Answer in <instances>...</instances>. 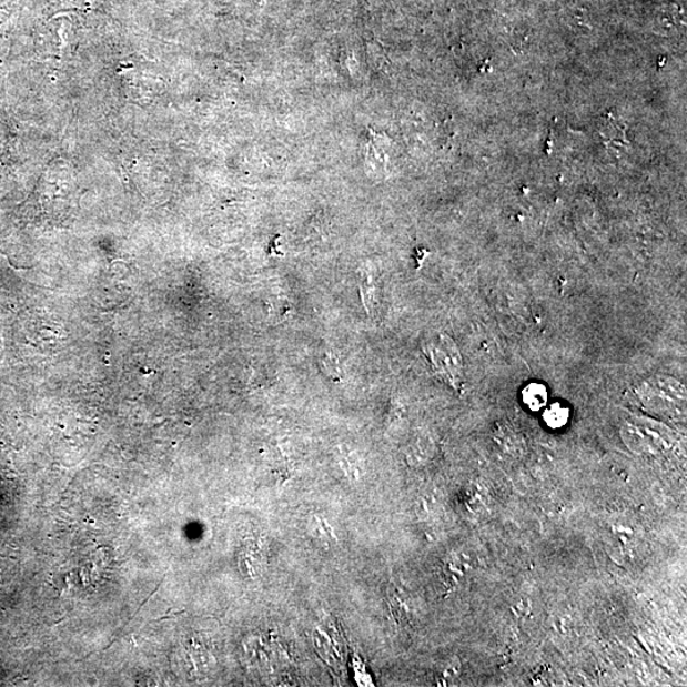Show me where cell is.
<instances>
[{
  "instance_id": "obj_1",
  "label": "cell",
  "mask_w": 687,
  "mask_h": 687,
  "mask_svg": "<svg viewBox=\"0 0 687 687\" xmlns=\"http://www.w3.org/2000/svg\"><path fill=\"white\" fill-rule=\"evenodd\" d=\"M623 438L630 449L639 454H659L673 445V433L663 424L647 420L626 422Z\"/></svg>"
},
{
  "instance_id": "obj_8",
  "label": "cell",
  "mask_w": 687,
  "mask_h": 687,
  "mask_svg": "<svg viewBox=\"0 0 687 687\" xmlns=\"http://www.w3.org/2000/svg\"><path fill=\"white\" fill-rule=\"evenodd\" d=\"M524 402L533 412L540 411L547 403V391L540 384L528 385L524 390Z\"/></svg>"
},
{
  "instance_id": "obj_2",
  "label": "cell",
  "mask_w": 687,
  "mask_h": 687,
  "mask_svg": "<svg viewBox=\"0 0 687 687\" xmlns=\"http://www.w3.org/2000/svg\"><path fill=\"white\" fill-rule=\"evenodd\" d=\"M424 352L437 375L456 386L463 377V360H461L457 346L446 335H440L437 341H432L424 346Z\"/></svg>"
},
{
  "instance_id": "obj_4",
  "label": "cell",
  "mask_w": 687,
  "mask_h": 687,
  "mask_svg": "<svg viewBox=\"0 0 687 687\" xmlns=\"http://www.w3.org/2000/svg\"><path fill=\"white\" fill-rule=\"evenodd\" d=\"M313 643L326 664L334 668L342 664V647L341 643L335 639V634H330L325 628H319L313 633Z\"/></svg>"
},
{
  "instance_id": "obj_10",
  "label": "cell",
  "mask_w": 687,
  "mask_h": 687,
  "mask_svg": "<svg viewBox=\"0 0 687 687\" xmlns=\"http://www.w3.org/2000/svg\"><path fill=\"white\" fill-rule=\"evenodd\" d=\"M342 464H343L346 476L350 477L352 482H356L361 479L362 469L355 456L353 457V455H347V454H344L343 452Z\"/></svg>"
},
{
  "instance_id": "obj_9",
  "label": "cell",
  "mask_w": 687,
  "mask_h": 687,
  "mask_svg": "<svg viewBox=\"0 0 687 687\" xmlns=\"http://www.w3.org/2000/svg\"><path fill=\"white\" fill-rule=\"evenodd\" d=\"M544 420L550 428H562L569 420V411L560 404H554L545 412Z\"/></svg>"
},
{
  "instance_id": "obj_6",
  "label": "cell",
  "mask_w": 687,
  "mask_h": 687,
  "mask_svg": "<svg viewBox=\"0 0 687 687\" xmlns=\"http://www.w3.org/2000/svg\"><path fill=\"white\" fill-rule=\"evenodd\" d=\"M307 532L313 540L324 546H332L336 543L334 528L327 524V521L320 516H312L309 519Z\"/></svg>"
},
{
  "instance_id": "obj_3",
  "label": "cell",
  "mask_w": 687,
  "mask_h": 687,
  "mask_svg": "<svg viewBox=\"0 0 687 687\" xmlns=\"http://www.w3.org/2000/svg\"><path fill=\"white\" fill-rule=\"evenodd\" d=\"M640 396L654 408H673L685 403V390L680 382L666 376L648 380L640 388Z\"/></svg>"
},
{
  "instance_id": "obj_7",
  "label": "cell",
  "mask_w": 687,
  "mask_h": 687,
  "mask_svg": "<svg viewBox=\"0 0 687 687\" xmlns=\"http://www.w3.org/2000/svg\"><path fill=\"white\" fill-rule=\"evenodd\" d=\"M625 128L620 121H616L613 115H608L599 133L604 137L606 145L614 148H620L626 144L625 141Z\"/></svg>"
},
{
  "instance_id": "obj_5",
  "label": "cell",
  "mask_w": 687,
  "mask_h": 687,
  "mask_svg": "<svg viewBox=\"0 0 687 687\" xmlns=\"http://www.w3.org/2000/svg\"><path fill=\"white\" fill-rule=\"evenodd\" d=\"M387 598L390 610L393 613L395 620L403 625L411 623L413 608L411 597H408L405 590L395 584H390L387 587Z\"/></svg>"
},
{
  "instance_id": "obj_12",
  "label": "cell",
  "mask_w": 687,
  "mask_h": 687,
  "mask_svg": "<svg viewBox=\"0 0 687 687\" xmlns=\"http://www.w3.org/2000/svg\"><path fill=\"white\" fill-rule=\"evenodd\" d=\"M354 673H355V681L358 683V685L373 686L370 674L365 671V667L358 658H355Z\"/></svg>"
},
{
  "instance_id": "obj_11",
  "label": "cell",
  "mask_w": 687,
  "mask_h": 687,
  "mask_svg": "<svg viewBox=\"0 0 687 687\" xmlns=\"http://www.w3.org/2000/svg\"><path fill=\"white\" fill-rule=\"evenodd\" d=\"M375 284L372 283L371 280H363L362 282V297L364 302V307L371 313L372 309L375 307Z\"/></svg>"
}]
</instances>
